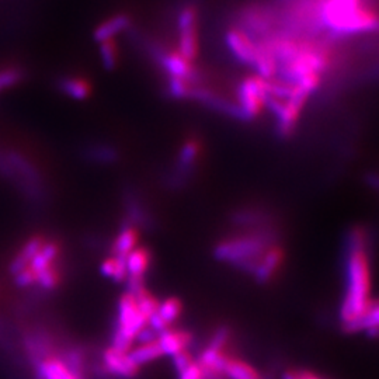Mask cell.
<instances>
[{
    "mask_svg": "<svg viewBox=\"0 0 379 379\" xmlns=\"http://www.w3.org/2000/svg\"><path fill=\"white\" fill-rule=\"evenodd\" d=\"M371 300V267L367 253V236L363 229H354L347 239V290L340 308L343 325L360 318Z\"/></svg>",
    "mask_w": 379,
    "mask_h": 379,
    "instance_id": "1",
    "label": "cell"
},
{
    "mask_svg": "<svg viewBox=\"0 0 379 379\" xmlns=\"http://www.w3.org/2000/svg\"><path fill=\"white\" fill-rule=\"evenodd\" d=\"M267 232H256L229 238L216 245L213 254L219 261L243 267L253 273L264 252L274 245Z\"/></svg>",
    "mask_w": 379,
    "mask_h": 379,
    "instance_id": "2",
    "label": "cell"
},
{
    "mask_svg": "<svg viewBox=\"0 0 379 379\" xmlns=\"http://www.w3.org/2000/svg\"><path fill=\"white\" fill-rule=\"evenodd\" d=\"M177 52L190 62L200 55V13L194 3H186L177 13Z\"/></svg>",
    "mask_w": 379,
    "mask_h": 379,
    "instance_id": "3",
    "label": "cell"
},
{
    "mask_svg": "<svg viewBox=\"0 0 379 379\" xmlns=\"http://www.w3.org/2000/svg\"><path fill=\"white\" fill-rule=\"evenodd\" d=\"M270 81L253 74L245 76L238 86V114L242 118H254L267 107Z\"/></svg>",
    "mask_w": 379,
    "mask_h": 379,
    "instance_id": "4",
    "label": "cell"
},
{
    "mask_svg": "<svg viewBox=\"0 0 379 379\" xmlns=\"http://www.w3.org/2000/svg\"><path fill=\"white\" fill-rule=\"evenodd\" d=\"M223 40L233 59H236L242 65L251 68L254 66L260 54V46L258 42L256 41L245 29H242L236 23H232L226 29Z\"/></svg>",
    "mask_w": 379,
    "mask_h": 379,
    "instance_id": "5",
    "label": "cell"
},
{
    "mask_svg": "<svg viewBox=\"0 0 379 379\" xmlns=\"http://www.w3.org/2000/svg\"><path fill=\"white\" fill-rule=\"evenodd\" d=\"M145 326H148V319L141 313L135 296L129 293H124L118 300V313L114 330L120 332L135 343V336Z\"/></svg>",
    "mask_w": 379,
    "mask_h": 379,
    "instance_id": "6",
    "label": "cell"
},
{
    "mask_svg": "<svg viewBox=\"0 0 379 379\" xmlns=\"http://www.w3.org/2000/svg\"><path fill=\"white\" fill-rule=\"evenodd\" d=\"M162 69L168 74V78L184 79L191 84H201V74L198 72L194 62L183 58L177 51H159L156 54Z\"/></svg>",
    "mask_w": 379,
    "mask_h": 379,
    "instance_id": "7",
    "label": "cell"
},
{
    "mask_svg": "<svg viewBox=\"0 0 379 379\" xmlns=\"http://www.w3.org/2000/svg\"><path fill=\"white\" fill-rule=\"evenodd\" d=\"M103 368L107 375L116 378L132 379L139 374V367L132 363L128 353L118 351L113 347H108L103 353Z\"/></svg>",
    "mask_w": 379,
    "mask_h": 379,
    "instance_id": "8",
    "label": "cell"
},
{
    "mask_svg": "<svg viewBox=\"0 0 379 379\" xmlns=\"http://www.w3.org/2000/svg\"><path fill=\"white\" fill-rule=\"evenodd\" d=\"M284 261H285L284 249L278 245H271L258 260L257 266L253 270V276L261 284L270 283L274 278V276L280 271Z\"/></svg>",
    "mask_w": 379,
    "mask_h": 379,
    "instance_id": "9",
    "label": "cell"
},
{
    "mask_svg": "<svg viewBox=\"0 0 379 379\" xmlns=\"http://www.w3.org/2000/svg\"><path fill=\"white\" fill-rule=\"evenodd\" d=\"M39 379H84L75 373L56 351L34 364Z\"/></svg>",
    "mask_w": 379,
    "mask_h": 379,
    "instance_id": "10",
    "label": "cell"
},
{
    "mask_svg": "<svg viewBox=\"0 0 379 379\" xmlns=\"http://www.w3.org/2000/svg\"><path fill=\"white\" fill-rule=\"evenodd\" d=\"M131 23H132V19L129 14L117 13L96 27V30L93 33V39L98 44L108 41V40H114L118 34L124 33L131 27Z\"/></svg>",
    "mask_w": 379,
    "mask_h": 379,
    "instance_id": "11",
    "label": "cell"
},
{
    "mask_svg": "<svg viewBox=\"0 0 379 379\" xmlns=\"http://www.w3.org/2000/svg\"><path fill=\"white\" fill-rule=\"evenodd\" d=\"M45 242H46V238L42 236V235H34V236H31L20 248L19 253L13 257V260L10 263V267H9L10 274L14 277L20 271H23L30 264V261L33 260V257L41 251V248L44 246Z\"/></svg>",
    "mask_w": 379,
    "mask_h": 379,
    "instance_id": "12",
    "label": "cell"
},
{
    "mask_svg": "<svg viewBox=\"0 0 379 379\" xmlns=\"http://www.w3.org/2000/svg\"><path fill=\"white\" fill-rule=\"evenodd\" d=\"M151 263H152V253L146 248H136L126 256V266L128 273L126 278L143 281V277L149 270Z\"/></svg>",
    "mask_w": 379,
    "mask_h": 379,
    "instance_id": "13",
    "label": "cell"
},
{
    "mask_svg": "<svg viewBox=\"0 0 379 379\" xmlns=\"http://www.w3.org/2000/svg\"><path fill=\"white\" fill-rule=\"evenodd\" d=\"M193 341V336L186 330H171L170 328L162 332L158 336V343L166 355H176L184 351L190 343Z\"/></svg>",
    "mask_w": 379,
    "mask_h": 379,
    "instance_id": "14",
    "label": "cell"
},
{
    "mask_svg": "<svg viewBox=\"0 0 379 379\" xmlns=\"http://www.w3.org/2000/svg\"><path fill=\"white\" fill-rule=\"evenodd\" d=\"M59 253H61V245L58 242H55V241H48L46 239V242L44 243L41 251L33 257V260L30 261L27 268H30V271L37 278L42 271H45L46 268H49L54 264H56V258H58Z\"/></svg>",
    "mask_w": 379,
    "mask_h": 379,
    "instance_id": "15",
    "label": "cell"
},
{
    "mask_svg": "<svg viewBox=\"0 0 379 379\" xmlns=\"http://www.w3.org/2000/svg\"><path fill=\"white\" fill-rule=\"evenodd\" d=\"M141 231L133 225H126L111 245V256L126 258V256L138 248Z\"/></svg>",
    "mask_w": 379,
    "mask_h": 379,
    "instance_id": "16",
    "label": "cell"
},
{
    "mask_svg": "<svg viewBox=\"0 0 379 379\" xmlns=\"http://www.w3.org/2000/svg\"><path fill=\"white\" fill-rule=\"evenodd\" d=\"M201 155V143L197 139H188L183 143L177 158V170L180 176L188 174L196 168Z\"/></svg>",
    "mask_w": 379,
    "mask_h": 379,
    "instance_id": "17",
    "label": "cell"
},
{
    "mask_svg": "<svg viewBox=\"0 0 379 379\" xmlns=\"http://www.w3.org/2000/svg\"><path fill=\"white\" fill-rule=\"evenodd\" d=\"M379 326V300H371L367 310L353 322L344 325V330L348 333H358V332H368Z\"/></svg>",
    "mask_w": 379,
    "mask_h": 379,
    "instance_id": "18",
    "label": "cell"
},
{
    "mask_svg": "<svg viewBox=\"0 0 379 379\" xmlns=\"http://www.w3.org/2000/svg\"><path fill=\"white\" fill-rule=\"evenodd\" d=\"M59 87L64 94L75 100H86L91 94V84L84 78H78V76L62 78L59 81Z\"/></svg>",
    "mask_w": 379,
    "mask_h": 379,
    "instance_id": "19",
    "label": "cell"
},
{
    "mask_svg": "<svg viewBox=\"0 0 379 379\" xmlns=\"http://www.w3.org/2000/svg\"><path fill=\"white\" fill-rule=\"evenodd\" d=\"M128 355H129V358L132 360V363L135 365L141 367V365H145L148 363H152V361L161 358L165 354H163V351H162V348H161V345H159V343L156 340V341H152L149 344L138 345L136 348L131 350L128 353Z\"/></svg>",
    "mask_w": 379,
    "mask_h": 379,
    "instance_id": "20",
    "label": "cell"
},
{
    "mask_svg": "<svg viewBox=\"0 0 379 379\" xmlns=\"http://www.w3.org/2000/svg\"><path fill=\"white\" fill-rule=\"evenodd\" d=\"M100 273L107 277V278H111L113 281L116 283H123L126 281V277H128V273H126V258H121V257H116V256H111L108 258H106L101 266H100Z\"/></svg>",
    "mask_w": 379,
    "mask_h": 379,
    "instance_id": "21",
    "label": "cell"
},
{
    "mask_svg": "<svg viewBox=\"0 0 379 379\" xmlns=\"http://www.w3.org/2000/svg\"><path fill=\"white\" fill-rule=\"evenodd\" d=\"M223 373L231 379H263L261 375L249 364L241 360H233V358L228 360Z\"/></svg>",
    "mask_w": 379,
    "mask_h": 379,
    "instance_id": "22",
    "label": "cell"
},
{
    "mask_svg": "<svg viewBox=\"0 0 379 379\" xmlns=\"http://www.w3.org/2000/svg\"><path fill=\"white\" fill-rule=\"evenodd\" d=\"M181 312H183L181 300L171 296V298H168L159 303L156 315L166 323L168 328H170L180 318Z\"/></svg>",
    "mask_w": 379,
    "mask_h": 379,
    "instance_id": "23",
    "label": "cell"
},
{
    "mask_svg": "<svg viewBox=\"0 0 379 379\" xmlns=\"http://www.w3.org/2000/svg\"><path fill=\"white\" fill-rule=\"evenodd\" d=\"M133 296L141 313L149 320L158 312L161 302L146 290V287L141 288L136 294H133Z\"/></svg>",
    "mask_w": 379,
    "mask_h": 379,
    "instance_id": "24",
    "label": "cell"
},
{
    "mask_svg": "<svg viewBox=\"0 0 379 379\" xmlns=\"http://www.w3.org/2000/svg\"><path fill=\"white\" fill-rule=\"evenodd\" d=\"M118 58H120V51L116 40L100 42V59L104 69L107 71L116 69V66L118 65Z\"/></svg>",
    "mask_w": 379,
    "mask_h": 379,
    "instance_id": "25",
    "label": "cell"
},
{
    "mask_svg": "<svg viewBox=\"0 0 379 379\" xmlns=\"http://www.w3.org/2000/svg\"><path fill=\"white\" fill-rule=\"evenodd\" d=\"M61 281H62L61 271L56 267V264H54L52 267L42 271L41 274L37 277L36 285L42 291H54L55 288L59 287Z\"/></svg>",
    "mask_w": 379,
    "mask_h": 379,
    "instance_id": "26",
    "label": "cell"
},
{
    "mask_svg": "<svg viewBox=\"0 0 379 379\" xmlns=\"http://www.w3.org/2000/svg\"><path fill=\"white\" fill-rule=\"evenodd\" d=\"M197 86H200V84H191V82L184 81V79L168 78V94L174 98H191L194 89Z\"/></svg>",
    "mask_w": 379,
    "mask_h": 379,
    "instance_id": "27",
    "label": "cell"
},
{
    "mask_svg": "<svg viewBox=\"0 0 379 379\" xmlns=\"http://www.w3.org/2000/svg\"><path fill=\"white\" fill-rule=\"evenodd\" d=\"M87 155L96 161V162H103V163H108V162H114L117 159V152L116 149L106 146V145H97L93 146L87 151Z\"/></svg>",
    "mask_w": 379,
    "mask_h": 379,
    "instance_id": "28",
    "label": "cell"
},
{
    "mask_svg": "<svg viewBox=\"0 0 379 379\" xmlns=\"http://www.w3.org/2000/svg\"><path fill=\"white\" fill-rule=\"evenodd\" d=\"M21 78H23V72L19 68L10 66V68L0 69V91L3 89H7V87L19 84Z\"/></svg>",
    "mask_w": 379,
    "mask_h": 379,
    "instance_id": "29",
    "label": "cell"
},
{
    "mask_svg": "<svg viewBox=\"0 0 379 379\" xmlns=\"http://www.w3.org/2000/svg\"><path fill=\"white\" fill-rule=\"evenodd\" d=\"M229 337H231V332L228 328H219L212 337H211L210 348L213 350H223V347L226 345V343L229 341Z\"/></svg>",
    "mask_w": 379,
    "mask_h": 379,
    "instance_id": "30",
    "label": "cell"
},
{
    "mask_svg": "<svg viewBox=\"0 0 379 379\" xmlns=\"http://www.w3.org/2000/svg\"><path fill=\"white\" fill-rule=\"evenodd\" d=\"M193 363H194V361H193V357L190 355V353H188L187 350H184V351H181V353L173 355V364H174V368H176V371L178 373V375H180L183 371H186Z\"/></svg>",
    "mask_w": 379,
    "mask_h": 379,
    "instance_id": "31",
    "label": "cell"
},
{
    "mask_svg": "<svg viewBox=\"0 0 379 379\" xmlns=\"http://www.w3.org/2000/svg\"><path fill=\"white\" fill-rule=\"evenodd\" d=\"M178 379H203V371L197 363H193L186 371L180 374Z\"/></svg>",
    "mask_w": 379,
    "mask_h": 379,
    "instance_id": "32",
    "label": "cell"
},
{
    "mask_svg": "<svg viewBox=\"0 0 379 379\" xmlns=\"http://www.w3.org/2000/svg\"><path fill=\"white\" fill-rule=\"evenodd\" d=\"M368 183L374 186L377 190H379V174H371L368 176Z\"/></svg>",
    "mask_w": 379,
    "mask_h": 379,
    "instance_id": "33",
    "label": "cell"
},
{
    "mask_svg": "<svg viewBox=\"0 0 379 379\" xmlns=\"http://www.w3.org/2000/svg\"><path fill=\"white\" fill-rule=\"evenodd\" d=\"M298 377H299V379H319L310 375V374H298Z\"/></svg>",
    "mask_w": 379,
    "mask_h": 379,
    "instance_id": "34",
    "label": "cell"
},
{
    "mask_svg": "<svg viewBox=\"0 0 379 379\" xmlns=\"http://www.w3.org/2000/svg\"><path fill=\"white\" fill-rule=\"evenodd\" d=\"M368 333H370V336L379 337V326L378 328H375V329H371V330H368Z\"/></svg>",
    "mask_w": 379,
    "mask_h": 379,
    "instance_id": "35",
    "label": "cell"
}]
</instances>
